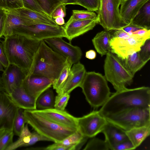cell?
I'll use <instances>...</instances> for the list:
<instances>
[{
  "label": "cell",
  "instance_id": "obj_1",
  "mask_svg": "<svg viewBox=\"0 0 150 150\" xmlns=\"http://www.w3.org/2000/svg\"><path fill=\"white\" fill-rule=\"evenodd\" d=\"M4 38L1 42L9 64L20 68L25 77L30 75L41 41L17 34Z\"/></svg>",
  "mask_w": 150,
  "mask_h": 150
},
{
  "label": "cell",
  "instance_id": "obj_2",
  "mask_svg": "<svg viewBox=\"0 0 150 150\" xmlns=\"http://www.w3.org/2000/svg\"><path fill=\"white\" fill-rule=\"evenodd\" d=\"M137 107L150 108L149 87L126 88L116 91L110 96L99 111L105 116Z\"/></svg>",
  "mask_w": 150,
  "mask_h": 150
},
{
  "label": "cell",
  "instance_id": "obj_3",
  "mask_svg": "<svg viewBox=\"0 0 150 150\" xmlns=\"http://www.w3.org/2000/svg\"><path fill=\"white\" fill-rule=\"evenodd\" d=\"M66 59L42 40L31 74L44 76L54 81L59 76Z\"/></svg>",
  "mask_w": 150,
  "mask_h": 150
},
{
  "label": "cell",
  "instance_id": "obj_4",
  "mask_svg": "<svg viewBox=\"0 0 150 150\" xmlns=\"http://www.w3.org/2000/svg\"><path fill=\"white\" fill-rule=\"evenodd\" d=\"M26 123L40 134L54 142H61L78 129L65 127L54 123L40 115L33 110H24Z\"/></svg>",
  "mask_w": 150,
  "mask_h": 150
},
{
  "label": "cell",
  "instance_id": "obj_5",
  "mask_svg": "<svg viewBox=\"0 0 150 150\" xmlns=\"http://www.w3.org/2000/svg\"><path fill=\"white\" fill-rule=\"evenodd\" d=\"M80 87L87 102L95 109L102 106L110 96L105 76L95 71L86 72Z\"/></svg>",
  "mask_w": 150,
  "mask_h": 150
},
{
  "label": "cell",
  "instance_id": "obj_6",
  "mask_svg": "<svg viewBox=\"0 0 150 150\" xmlns=\"http://www.w3.org/2000/svg\"><path fill=\"white\" fill-rule=\"evenodd\" d=\"M104 69L105 77L116 91L127 88L132 83L134 76L127 69L122 61L110 52L106 55Z\"/></svg>",
  "mask_w": 150,
  "mask_h": 150
},
{
  "label": "cell",
  "instance_id": "obj_7",
  "mask_svg": "<svg viewBox=\"0 0 150 150\" xmlns=\"http://www.w3.org/2000/svg\"><path fill=\"white\" fill-rule=\"evenodd\" d=\"M103 116L108 122L125 131L150 126V108H135Z\"/></svg>",
  "mask_w": 150,
  "mask_h": 150
},
{
  "label": "cell",
  "instance_id": "obj_8",
  "mask_svg": "<svg viewBox=\"0 0 150 150\" xmlns=\"http://www.w3.org/2000/svg\"><path fill=\"white\" fill-rule=\"evenodd\" d=\"M122 0H100L96 18L98 24L105 30L120 29L127 25L122 21L119 6Z\"/></svg>",
  "mask_w": 150,
  "mask_h": 150
},
{
  "label": "cell",
  "instance_id": "obj_9",
  "mask_svg": "<svg viewBox=\"0 0 150 150\" xmlns=\"http://www.w3.org/2000/svg\"><path fill=\"white\" fill-rule=\"evenodd\" d=\"M13 34L25 35L40 41L53 38H65L66 36L62 26L43 24L17 26L12 30V35Z\"/></svg>",
  "mask_w": 150,
  "mask_h": 150
},
{
  "label": "cell",
  "instance_id": "obj_10",
  "mask_svg": "<svg viewBox=\"0 0 150 150\" xmlns=\"http://www.w3.org/2000/svg\"><path fill=\"white\" fill-rule=\"evenodd\" d=\"M148 39L134 35L125 38L112 36L110 42L111 52L123 60L128 55L139 52L141 46Z\"/></svg>",
  "mask_w": 150,
  "mask_h": 150
},
{
  "label": "cell",
  "instance_id": "obj_11",
  "mask_svg": "<svg viewBox=\"0 0 150 150\" xmlns=\"http://www.w3.org/2000/svg\"><path fill=\"white\" fill-rule=\"evenodd\" d=\"M108 121L99 110H93L81 117L77 118L78 130L88 138L102 132Z\"/></svg>",
  "mask_w": 150,
  "mask_h": 150
},
{
  "label": "cell",
  "instance_id": "obj_12",
  "mask_svg": "<svg viewBox=\"0 0 150 150\" xmlns=\"http://www.w3.org/2000/svg\"><path fill=\"white\" fill-rule=\"evenodd\" d=\"M62 37H55L44 40L54 51L66 58L70 59L73 64L80 62L82 52L81 48L68 43Z\"/></svg>",
  "mask_w": 150,
  "mask_h": 150
},
{
  "label": "cell",
  "instance_id": "obj_13",
  "mask_svg": "<svg viewBox=\"0 0 150 150\" xmlns=\"http://www.w3.org/2000/svg\"><path fill=\"white\" fill-rule=\"evenodd\" d=\"M19 108L4 91H0V129H13L15 119Z\"/></svg>",
  "mask_w": 150,
  "mask_h": 150
},
{
  "label": "cell",
  "instance_id": "obj_14",
  "mask_svg": "<svg viewBox=\"0 0 150 150\" xmlns=\"http://www.w3.org/2000/svg\"><path fill=\"white\" fill-rule=\"evenodd\" d=\"M54 80L44 76L32 74L25 78L22 85L26 92L36 100L52 85Z\"/></svg>",
  "mask_w": 150,
  "mask_h": 150
},
{
  "label": "cell",
  "instance_id": "obj_15",
  "mask_svg": "<svg viewBox=\"0 0 150 150\" xmlns=\"http://www.w3.org/2000/svg\"><path fill=\"white\" fill-rule=\"evenodd\" d=\"M98 24L96 17L93 19L72 20L69 19L62 26L65 38L70 42L74 38L92 30Z\"/></svg>",
  "mask_w": 150,
  "mask_h": 150
},
{
  "label": "cell",
  "instance_id": "obj_16",
  "mask_svg": "<svg viewBox=\"0 0 150 150\" xmlns=\"http://www.w3.org/2000/svg\"><path fill=\"white\" fill-rule=\"evenodd\" d=\"M33 110L37 113L59 125L78 129L77 118L64 110L55 108Z\"/></svg>",
  "mask_w": 150,
  "mask_h": 150
},
{
  "label": "cell",
  "instance_id": "obj_17",
  "mask_svg": "<svg viewBox=\"0 0 150 150\" xmlns=\"http://www.w3.org/2000/svg\"><path fill=\"white\" fill-rule=\"evenodd\" d=\"M6 93H11L15 89L22 85L25 75L17 67L9 64L1 76Z\"/></svg>",
  "mask_w": 150,
  "mask_h": 150
},
{
  "label": "cell",
  "instance_id": "obj_18",
  "mask_svg": "<svg viewBox=\"0 0 150 150\" xmlns=\"http://www.w3.org/2000/svg\"><path fill=\"white\" fill-rule=\"evenodd\" d=\"M86 72L84 66L80 62L73 64L62 93L69 94L75 88L80 87Z\"/></svg>",
  "mask_w": 150,
  "mask_h": 150
},
{
  "label": "cell",
  "instance_id": "obj_19",
  "mask_svg": "<svg viewBox=\"0 0 150 150\" xmlns=\"http://www.w3.org/2000/svg\"><path fill=\"white\" fill-rule=\"evenodd\" d=\"M8 95L19 109L24 110L36 109V100L26 92L22 85Z\"/></svg>",
  "mask_w": 150,
  "mask_h": 150
},
{
  "label": "cell",
  "instance_id": "obj_20",
  "mask_svg": "<svg viewBox=\"0 0 150 150\" xmlns=\"http://www.w3.org/2000/svg\"><path fill=\"white\" fill-rule=\"evenodd\" d=\"M149 0H122L120 13L122 20L129 24L142 6Z\"/></svg>",
  "mask_w": 150,
  "mask_h": 150
},
{
  "label": "cell",
  "instance_id": "obj_21",
  "mask_svg": "<svg viewBox=\"0 0 150 150\" xmlns=\"http://www.w3.org/2000/svg\"><path fill=\"white\" fill-rule=\"evenodd\" d=\"M102 132L110 150L119 143L128 139L125 131L108 121Z\"/></svg>",
  "mask_w": 150,
  "mask_h": 150
},
{
  "label": "cell",
  "instance_id": "obj_22",
  "mask_svg": "<svg viewBox=\"0 0 150 150\" xmlns=\"http://www.w3.org/2000/svg\"><path fill=\"white\" fill-rule=\"evenodd\" d=\"M5 10L7 16L3 35L4 37L12 35L13 29L17 26L40 24L32 20L16 14L9 10Z\"/></svg>",
  "mask_w": 150,
  "mask_h": 150
},
{
  "label": "cell",
  "instance_id": "obj_23",
  "mask_svg": "<svg viewBox=\"0 0 150 150\" xmlns=\"http://www.w3.org/2000/svg\"><path fill=\"white\" fill-rule=\"evenodd\" d=\"M9 10L16 14L29 18L40 24L57 25L55 23L54 19L46 14L32 11L24 7Z\"/></svg>",
  "mask_w": 150,
  "mask_h": 150
},
{
  "label": "cell",
  "instance_id": "obj_24",
  "mask_svg": "<svg viewBox=\"0 0 150 150\" xmlns=\"http://www.w3.org/2000/svg\"><path fill=\"white\" fill-rule=\"evenodd\" d=\"M112 36L110 31L105 30L98 33L92 39L96 50L101 57L111 52L110 42Z\"/></svg>",
  "mask_w": 150,
  "mask_h": 150
},
{
  "label": "cell",
  "instance_id": "obj_25",
  "mask_svg": "<svg viewBox=\"0 0 150 150\" xmlns=\"http://www.w3.org/2000/svg\"><path fill=\"white\" fill-rule=\"evenodd\" d=\"M88 138L83 136L78 130L74 133L68 136L61 142H54L50 145L51 150L59 147L68 146L73 145L76 146V149H79L86 142Z\"/></svg>",
  "mask_w": 150,
  "mask_h": 150
},
{
  "label": "cell",
  "instance_id": "obj_26",
  "mask_svg": "<svg viewBox=\"0 0 150 150\" xmlns=\"http://www.w3.org/2000/svg\"><path fill=\"white\" fill-rule=\"evenodd\" d=\"M130 23L150 30V0L142 6Z\"/></svg>",
  "mask_w": 150,
  "mask_h": 150
},
{
  "label": "cell",
  "instance_id": "obj_27",
  "mask_svg": "<svg viewBox=\"0 0 150 150\" xmlns=\"http://www.w3.org/2000/svg\"><path fill=\"white\" fill-rule=\"evenodd\" d=\"M126 132L128 139L136 148L150 135V126L134 128Z\"/></svg>",
  "mask_w": 150,
  "mask_h": 150
},
{
  "label": "cell",
  "instance_id": "obj_28",
  "mask_svg": "<svg viewBox=\"0 0 150 150\" xmlns=\"http://www.w3.org/2000/svg\"><path fill=\"white\" fill-rule=\"evenodd\" d=\"M73 64L70 59L67 58L64 67L59 76L54 81L52 86L53 89L55 90L57 94L62 93Z\"/></svg>",
  "mask_w": 150,
  "mask_h": 150
},
{
  "label": "cell",
  "instance_id": "obj_29",
  "mask_svg": "<svg viewBox=\"0 0 150 150\" xmlns=\"http://www.w3.org/2000/svg\"><path fill=\"white\" fill-rule=\"evenodd\" d=\"M55 97L52 90L48 88L38 97L36 100V109L45 110L54 108Z\"/></svg>",
  "mask_w": 150,
  "mask_h": 150
},
{
  "label": "cell",
  "instance_id": "obj_30",
  "mask_svg": "<svg viewBox=\"0 0 150 150\" xmlns=\"http://www.w3.org/2000/svg\"><path fill=\"white\" fill-rule=\"evenodd\" d=\"M122 61L125 67L133 76L146 63L140 58L138 52L131 54Z\"/></svg>",
  "mask_w": 150,
  "mask_h": 150
},
{
  "label": "cell",
  "instance_id": "obj_31",
  "mask_svg": "<svg viewBox=\"0 0 150 150\" xmlns=\"http://www.w3.org/2000/svg\"><path fill=\"white\" fill-rule=\"evenodd\" d=\"M32 134V132L29 130L27 123L25 125L19 138L8 146L6 150H13L21 147L28 146Z\"/></svg>",
  "mask_w": 150,
  "mask_h": 150
},
{
  "label": "cell",
  "instance_id": "obj_32",
  "mask_svg": "<svg viewBox=\"0 0 150 150\" xmlns=\"http://www.w3.org/2000/svg\"><path fill=\"white\" fill-rule=\"evenodd\" d=\"M14 135L12 129L7 128L0 129V150H6L13 142Z\"/></svg>",
  "mask_w": 150,
  "mask_h": 150
},
{
  "label": "cell",
  "instance_id": "obj_33",
  "mask_svg": "<svg viewBox=\"0 0 150 150\" xmlns=\"http://www.w3.org/2000/svg\"><path fill=\"white\" fill-rule=\"evenodd\" d=\"M36 1L45 13L50 17L53 11L58 6L62 4H65L62 0Z\"/></svg>",
  "mask_w": 150,
  "mask_h": 150
},
{
  "label": "cell",
  "instance_id": "obj_34",
  "mask_svg": "<svg viewBox=\"0 0 150 150\" xmlns=\"http://www.w3.org/2000/svg\"><path fill=\"white\" fill-rule=\"evenodd\" d=\"M26 123L23 114V110L19 109L15 119L13 131L14 135L19 136Z\"/></svg>",
  "mask_w": 150,
  "mask_h": 150
},
{
  "label": "cell",
  "instance_id": "obj_35",
  "mask_svg": "<svg viewBox=\"0 0 150 150\" xmlns=\"http://www.w3.org/2000/svg\"><path fill=\"white\" fill-rule=\"evenodd\" d=\"M83 150H108L110 149L105 140L93 137L88 142Z\"/></svg>",
  "mask_w": 150,
  "mask_h": 150
},
{
  "label": "cell",
  "instance_id": "obj_36",
  "mask_svg": "<svg viewBox=\"0 0 150 150\" xmlns=\"http://www.w3.org/2000/svg\"><path fill=\"white\" fill-rule=\"evenodd\" d=\"M97 15L93 12L88 10H72V14L69 19L72 20H85L95 18Z\"/></svg>",
  "mask_w": 150,
  "mask_h": 150
},
{
  "label": "cell",
  "instance_id": "obj_37",
  "mask_svg": "<svg viewBox=\"0 0 150 150\" xmlns=\"http://www.w3.org/2000/svg\"><path fill=\"white\" fill-rule=\"evenodd\" d=\"M69 98V93H63L57 94L55 97L54 108L59 110H64Z\"/></svg>",
  "mask_w": 150,
  "mask_h": 150
},
{
  "label": "cell",
  "instance_id": "obj_38",
  "mask_svg": "<svg viewBox=\"0 0 150 150\" xmlns=\"http://www.w3.org/2000/svg\"><path fill=\"white\" fill-rule=\"evenodd\" d=\"M22 7L23 0H0V8L13 10Z\"/></svg>",
  "mask_w": 150,
  "mask_h": 150
},
{
  "label": "cell",
  "instance_id": "obj_39",
  "mask_svg": "<svg viewBox=\"0 0 150 150\" xmlns=\"http://www.w3.org/2000/svg\"><path fill=\"white\" fill-rule=\"evenodd\" d=\"M79 5L86 8L90 11L97 13L100 3V0H77Z\"/></svg>",
  "mask_w": 150,
  "mask_h": 150
},
{
  "label": "cell",
  "instance_id": "obj_40",
  "mask_svg": "<svg viewBox=\"0 0 150 150\" xmlns=\"http://www.w3.org/2000/svg\"><path fill=\"white\" fill-rule=\"evenodd\" d=\"M141 59L147 63L150 59V38L147 40L138 52Z\"/></svg>",
  "mask_w": 150,
  "mask_h": 150
},
{
  "label": "cell",
  "instance_id": "obj_41",
  "mask_svg": "<svg viewBox=\"0 0 150 150\" xmlns=\"http://www.w3.org/2000/svg\"><path fill=\"white\" fill-rule=\"evenodd\" d=\"M23 7L26 9L43 14H46L39 5L36 0H23Z\"/></svg>",
  "mask_w": 150,
  "mask_h": 150
},
{
  "label": "cell",
  "instance_id": "obj_42",
  "mask_svg": "<svg viewBox=\"0 0 150 150\" xmlns=\"http://www.w3.org/2000/svg\"><path fill=\"white\" fill-rule=\"evenodd\" d=\"M136 148L129 139L123 141L116 145L112 150H128L135 149Z\"/></svg>",
  "mask_w": 150,
  "mask_h": 150
},
{
  "label": "cell",
  "instance_id": "obj_43",
  "mask_svg": "<svg viewBox=\"0 0 150 150\" xmlns=\"http://www.w3.org/2000/svg\"><path fill=\"white\" fill-rule=\"evenodd\" d=\"M66 5L65 4H62L58 6L52 13L51 17L54 19L58 17H65L66 15Z\"/></svg>",
  "mask_w": 150,
  "mask_h": 150
},
{
  "label": "cell",
  "instance_id": "obj_44",
  "mask_svg": "<svg viewBox=\"0 0 150 150\" xmlns=\"http://www.w3.org/2000/svg\"><path fill=\"white\" fill-rule=\"evenodd\" d=\"M7 16L6 10L0 8V39L3 36Z\"/></svg>",
  "mask_w": 150,
  "mask_h": 150
},
{
  "label": "cell",
  "instance_id": "obj_45",
  "mask_svg": "<svg viewBox=\"0 0 150 150\" xmlns=\"http://www.w3.org/2000/svg\"><path fill=\"white\" fill-rule=\"evenodd\" d=\"M0 62L4 69L6 68L9 65L2 42H0Z\"/></svg>",
  "mask_w": 150,
  "mask_h": 150
},
{
  "label": "cell",
  "instance_id": "obj_46",
  "mask_svg": "<svg viewBox=\"0 0 150 150\" xmlns=\"http://www.w3.org/2000/svg\"><path fill=\"white\" fill-rule=\"evenodd\" d=\"M143 29L138 26L131 23L123 27L121 29L124 31L132 35V33L140 29Z\"/></svg>",
  "mask_w": 150,
  "mask_h": 150
},
{
  "label": "cell",
  "instance_id": "obj_47",
  "mask_svg": "<svg viewBox=\"0 0 150 150\" xmlns=\"http://www.w3.org/2000/svg\"><path fill=\"white\" fill-rule=\"evenodd\" d=\"M96 52L93 50H91L86 53L85 57L87 58L92 60L96 57Z\"/></svg>",
  "mask_w": 150,
  "mask_h": 150
},
{
  "label": "cell",
  "instance_id": "obj_48",
  "mask_svg": "<svg viewBox=\"0 0 150 150\" xmlns=\"http://www.w3.org/2000/svg\"><path fill=\"white\" fill-rule=\"evenodd\" d=\"M55 23L59 25H62L65 23V21L64 18L61 17H58L54 19Z\"/></svg>",
  "mask_w": 150,
  "mask_h": 150
},
{
  "label": "cell",
  "instance_id": "obj_49",
  "mask_svg": "<svg viewBox=\"0 0 150 150\" xmlns=\"http://www.w3.org/2000/svg\"><path fill=\"white\" fill-rule=\"evenodd\" d=\"M67 5L73 4L79 5L77 0H62Z\"/></svg>",
  "mask_w": 150,
  "mask_h": 150
},
{
  "label": "cell",
  "instance_id": "obj_50",
  "mask_svg": "<svg viewBox=\"0 0 150 150\" xmlns=\"http://www.w3.org/2000/svg\"><path fill=\"white\" fill-rule=\"evenodd\" d=\"M0 91H5V88L3 83L1 76H0Z\"/></svg>",
  "mask_w": 150,
  "mask_h": 150
},
{
  "label": "cell",
  "instance_id": "obj_51",
  "mask_svg": "<svg viewBox=\"0 0 150 150\" xmlns=\"http://www.w3.org/2000/svg\"><path fill=\"white\" fill-rule=\"evenodd\" d=\"M4 69H5L0 62V71L3 72L4 71Z\"/></svg>",
  "mask_w": 150,
  "mask_h": 150
}]
</instances>
